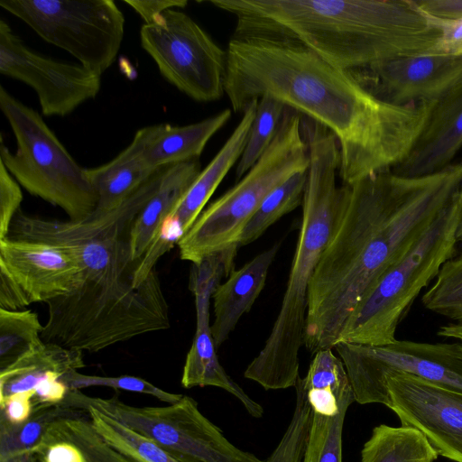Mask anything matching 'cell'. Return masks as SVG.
I'll use <instances>...</instances> for the list:
<instances>
[{
  "instance_id": "obj_2",
  "label": "cell",
  "mask_w": 462,
  "mask_h": 462,
  "mask_svg": "<svg viewBox=\"0 0 462 462\" xmlns=\"http://www.w3.org/2000/svg\"><path fill=\"white\" fill-rule=\"evenodd\" d=\"M461 189L462 162L417 177L383 171L350 186L310 286L304 346L310 353L334 348L369 288Z\"/></svg>"
},
{
  "instance_id": "obj_47",
  "label": "cell",
  "mask_w": 462,
  "mask_h": 462,
  "mask_svg": "<svg viewBox=\"0 0 462 462\" xmlns=\"http://www.w3.org/2000/svg\"><path fill=\"white\" fill-rule=\"evenodd\" d=\"M460 82H462V79L460 80Z\"/></svg>"
},
{
  "instance_id": "obj_12",
  "label": "cell",
  "mask_w": 462,
  "mask_h": 462,
  "mask_svg": "<svg viewBox=\"0 0 462 462\" xmlns=\"http://www.w3.org/2000/svg\"><path fill=\"white\" fill-rule=\"evenodd\" d=\"M143 49L161 75L198 102H213L225 94L226 51L187 14L170 9L140 30Z\"/></svg>"
},
{
  "instance_id": "obj_37",
  "label": "cell",
  "mask_w": 462,
  "mask_h": 462,
  "mask_svg": "<svg viewBox=\"0 0 462 462\" xmlns=\"http://www.w3.org/2000/svg\"><path fill=\"white\" fill-rule=\"evenodd\" d=\"M185 235L182 225L172 215L161 224L153 240L143 254L133 274L134 286L142 284L155 269L157 261Z\"/></svg>"
},
{
  "instance_id": "obj_21",
  "label": "cell",
  "mask_w": 462,
  "mask_h": 462,
  "mask_svg": "<svg viewBox=\"0 0 462 462\" xmlns=\"http://www.w3.org/2000/svg\"><path fill=\"white\" fill-rule=\"evenodd\" d=\"M210 297L195 298L196 330L187 354L181 375L184 388L215 386L236 397L245 411L255 419L263 415V408L253 400L221 365L209 322Z\"/></svg>"
},
{
  "instance_id": "obj_3",
  "label": "cell",
  "mask_w": 462,
  "mask_h": 462,
  "mask_svg": "<svg viewBox=\"0 0 462 462\" xmlns=\"http://www.w3.org/2000/svg\"><path fill=\"white\" fill-rule=\"evenodd\" d=\"M236 18L232 38L291 42L355 70L439 55L441 29L415 0H210Z\"/></svg>"
},
{
  "instance_id": "obj_5",
  "label": "cell",
  "mask_w": 462,
  "mask_h": 462,
  "mask_svg": "<svg viewBox=\"0 0 462 462\" xmlns=\"http://www.w3.org/2000/svg\"><path fill=\"white\" fill-rule=\"evenodd\" d=\"M46 304L43 342L81 352H97L171 325L156 268L139 286H134L131 278L86 281L71 293Z\"/></svg>"
},
{
  "instance_id": "obj_39",
  "label": "cell",
  "mask_w": 462,
  "mask_h": 462,
  "mask_svg": "<svg viewBox=\"0 0 462 462\" xmlns=\"http://www.w3.org/2000/svg\"><path fill=\"white\" fill-rule=\"evenodd\" d=\"M32 391L12 394L0 401L1 420L11 424H21L32 415L34 406Z\"/></svg>"
},
{
  "instance_id": "obj_24",
  "label": "cell",
  "mask_w": 462,
  "mask_h": 462,
  "mask_svg": "<svg viewBox=\"0 0 462 462\" xmlns=\"http://www.w3.org/2000/svg\"><path fill=\"white\" fill-rule=\"evenodd\" d=\"M85 366L81 351L45 343L10 366L0 370V401L32 391L51 378H62Z\"/></svg>"
},
{
  "instance_id": "obj_19",
  "label": "cell",
  "mask_w": 462,
  "mask_h": 462,
  "mask_svg": "<svg viewBox=\"0 0 462 462\" xmlns=\"http://www.w3.org/2000/svg\"><path fill=\"white\" fill-rule=\"evenodd\" d=\"M231 118L226 108L199 122L186 125L157 124L136 131L137 144L144 163L156 171L181 162L199 161L211 137Z\"/></svg>"
},
{
  "instance_id": "obj_30",
  "label": "cell",
  "mask_w": 462,
  "mask_h": 462,
  "mask_svg": "<svg viewBox=\"0 0 462 462\" xmlns=\"http://www.w3.org/2000/svg\"><path fill=\"white\" fill-rule=\"evenodd\" d=\"M47 440V447L60 440L73 443L85 462H139L105 441L93 428L89 417L87 420L82 414L58 420Z\"/></svg>"
},
{
  "instance_id": "obj_29",
  "label": "cell",
  "mask_w": 462,
  "mask_h": 462,
  "mask_svg": "<svg viewBox=\"0 0 462 462\" xmlns=\"http://www.w3.org/2000/svg\"><path fill=\"white\" fill-rule=\"evenodd\" d=\"M307 170L294 174L266 196L245 226L238 242L239 247L258 239L282 217L302 205Z\"/></svg>"
},
{
  "instance_id": "obj_28",
  "label": "cell",
  "mask_w": 462,
  "mask_h": 462,
  "mask_svg": "<svg viewBox=\"0 0 462 462\" xmlns=\"http://www.w3.org/2000/svg\"><path fill=\"white\" fill-rule=\"evenodd\" d=\"M42 330L36 312L0 309V370L42 346Z\"/></svg>"
},
{
  "instance_id": "obj_23",
  "label": "cell",
  "mask_w": 462,
  "mask_h": 462,
  "mask_svg": "<svg viewBox=\"0 0 462 462\" xmlns=\"http://www.w3.org/2000/svg\"><path fill=\"white\" fill-rule=\"evenodd\" d=\"M201 171L199 161L167 168L158 189L137 217L131 233V257L139 263L161 224L173 211Z\"/></svg>"
},
{
  "instance_id": "obj_15",
  "label": "cell",
  "mask_w": 462,
  "mask_h": 462,
  "mask_svg": "<svg viewBox=\"0 0 462 462\" xmlns=\"http://www.w3.org/2000/svg\"><path fill=\"white\" fill-rule=\"evenodd\" d=\"M0 73L32 88L46 116H68L95 98L101 88L100 75L79 63L56 60L32 51L3 19Z\"/></svg>"
},
{
  "instance_id": "obj_27",
  "label": "cell",
  "mask_w": 462,
  "mask_h": 462,
  "mask_svg": "<svg viewBox=\"0 0 462 462\" xmlns=\"http://www.w3.org/2000/svg\"><path fill=\"white\" fill-rule=\"evenodd\" d=\"M438 456L417 430L380 424L364 444L360 462H435Z\"/></svg>"
},
{
  "instance_id": "obj_40",
  "label": "cell",
  "mask_w": 462,
  "mask_h": 462,
  "mask_svg": "<svg viewBox=\"0 0 462 462\" xmlns=\"http://www.w3.org/2000/svg\"><path fill=\"white\" fill-rule=\"evenodd\" d=\"M144 21V24L153 23L164 12L170 9L183 8L186 0H124Z\"/></svg>"
},
{
  "instance_id": "obj_26",
  "label": "cell",
  "mask_w": 462,
  "mask_h": 462,
  "mask_svg": "<svg viewBox=\"0 0 462 462\" xmlns=\"http://www.w3.org/2000/svg\"><path fill=\"white\" fill-rule=\"evenodd\" d=\"M83 410L58 405H41L21 424L0 419V462L25 453L39 454L55 423L82 414Z\"/></svg>"
},
{
  "instance_id": "obj_31",
  "label": "cell",
  "mask_w": 462,
  "mask_h": 462,
  "mask_svg": "<svg viewBox=\"0 0 462 462\" xmlns=\"http://www.w3.org/2000/svg\"><path fill=\"white\" fill-rule=\"evenodd\" d=\"M287 106L281 101L263 96L258 99L243 153L236 164V180L258 162L276 137Z\"/></svg>"
},
{
  "instance_id": "obj_17",
  "label": "cell",
  "mask_w": 462,
  "mask_h": 462,
  "mask_svg": "<svg viewBox=\"0 0 462 462\" xmlns=\"http://www.w3.org/2000/svg\"><path fill=\"white\" fill-rule=\"evenodd\" d=\"M0 273L17 284L28 306L68 295L85 282L79 264L60 247L11 237L0 239Z\"/></svg>"
},
{
  "instance_id": "obj_14",
  "label": "cell",
  "mask_w": 462,
  "mask_h": 462,
  "mask_svg": "<svg viewBox=\"0 0 462 462\" xmlns=\"http://www.w3.org/2000/svg\"><path fill=\"white\" fill-rule=\"evenodd\" d=\"M370 403L391 409L402 426L420 431L439 456L462 462V392L393 371L367 395L364 404Z\"/></svg>"
},
{
  "instance_id": "obj_34",
  "label": "cell",
  "mask_w": 462,
  "mask_h": 462,
  "mask_svg": "<svg viewBox=\"0 0 462 462\" xmlns=\"http://www.w3.org/2000/svg\"><path fill=\"white\" fill-rule=\"evenodd\" d=\"M344 406L334 416L311 411V420L301 462H343L342 436L346 411Z\"/></svg>"
},
{
  "instance_id": "obj_46",
  "label": "cell",
  "mask_w": 462,
  "mask_h": 462,
  "mask_svg": "<svg viewBox=\"0 0 462 462\" xmlns=\"http://www.w3.org/2000/svg\"><path fill=\"white\" fill-rule=\"evenodd\" d=\"M460 237L462 239V226H461V228H460Z\"/></svg>"
},
{
  "instance_id": "obj_33",
  "label": "cell",
  "mask_w": 462,
  "mask_h": 462,
  "mask_svg": "<svg viewBox=\"0 0 462 462\" xmlns=\"http://www.w3.org/2000/svg\"><path fill=\"white\" fill-rule=\"evenodd\" d=\"M421 301L427 310L462 323V251L441 266Z\"/></svg>"
},
{
  "instance_id": "obj_32",
  "label": "cell",
  "mask_w": 462,
  "mask_h": 462,
  "mask_svg": "<svg viewBox=\"0 0 462 462\" xmlns=\"http://www.w3.org/2000/svg\"><path fill=\"white\" fill-rule=\"evenodd\" d=\"M85 411L88 412L93 428L105 441L139 462H181L151 439L133 431L100 411L90 407Z\"/></svg>"
},
{
  "instance_id": "obj_9",
  "label": "cell",
  "mask_w": 462,
  "mask_h": 462,
  "mask_svg": "<svg viewBox=\"0 0 462 462\" xmlns=\"http://www.w3.org/2000/svg\"><path fill=\"white\" fill-rule=\"evenodd\" d=\"M0 108L16 141L12 152L0 141V162L31 195L60 208L69 220L91 215L97 195L80 167L40 114L0 86Z\"/></svg>"
},
{
  "instance_id": "obj_44",
  "label": "cell",
  "mask_w": 462,
  "mask_h": 462,
  "mask_svg": "<svg viewBox=\"0 0 462 462\" xmlns=\"http://www.w3.org/2000/svg\"><path fill=\"white\" fill-rule=\"evenodd\" d=\"M437 335L462 344V323L450 322L439 327Z\"/></svg>"
},
{
  "instance_id": "obj_10",
  "label": "cell",
  "mask_w": 462,
  "mask_h": 462,
  "mask_svg": "<svg viewBox=\"0 0 462 462\" xmlns=\"http://www.w3.org/2000/svg\"><path fill=\"white\" fill-rule=\"evenodd\" d=\"M62 404L83 411L93 408L181 462H265L232 444L190 396L183 395L166 406L136 407L116 397H90L80 390H69Z\"/></svg>"
},
{
  "instance_id": "obj_11",
  "label": "cell",
  "mask_w": 462,
  "mask_h": 462,
  "mask_svg": "<svg viewBox=\"0 0 462 462\" xmlns=\"http://www.w3.org/2000/svg\"><path fill=\"white\" fill-rule=\"evenodd\" d=\"M0 6L100 76L124 39L125 16L112 0H1Z\"/></svg>"
},
{
  "instance_id": "obj_7",
  "label": "cell",
  "mask_w": 462,
  "mask_h": 462,
  "mask_svg": "<svg viewBox=\"0 0 462 462\" xmlns=\"http://www.w3.org/2000/svg\"><path fill=\"white\" fill-rule=\"evenodd\" d=\"M302 116L287 107L280 130L258 162L236 184L211 202L178 242L180 256L191 263L238 245L254 212L276 187L306 171L310 157Z\"/></svg>"
},
{
  "instance_id": "obj_20",
  "label": "cell",
  "mask_w": 462,
  "mask_h": 462,
  "mask_svg": "<svg viewBox=\"0 0 462 462\" xmlns=\"http://www.w3.org/2000/svg\"><path fill=\"white\" fill-rule=\"evenodd\" d=\"M276 244L234 270L212 295L214 321L211 332L218 348L235 329L240 318L248 312L264 287L269 269L277 254Z\"/></svg>"
},
{
  "instance_id": "obj_35",
  "label": "cell",
  "mask_w": 462,
  "mask_h": 462,
  "mask_svg": "<svg viewBox=\"0 0 462 462\" xmlns=\"http://www.w3.org/2000/svg\"><path fill=\"white\" fill-rule=\"evenodd\" d=\"M310 420L311 409L302 392L298 389L291 420L278 445L265 462H301Z\"/></svg>"
},
{
  "instance_id": "obj_38",
  "label": "cell",
  "mask_w": 462,
  "mask_h": 462,
  "mask_svg": "<svg viewBox=\"0 0 462 462\" xmlns=\"http://www.w3.org/2000/svg\"><path fill=\"white\" fill-rule=\"evenodd\" d=\"M21 185L0 162V239L8 236L13 220L21 209Z\"/></svg>"
},
{
  "instance_id": "obj_13",
  "label": "cell",
  "mask_w": 462,
  "mask_h": 462,
  "mask_svg": "<svg viewBox=\"0 0 462 462\" xmlns=\"http://www.w3.org/2000/svg\"><path fill=\"white\" fill-rule=\"evenodd\" d=\"M341 358L355 400L364 404L367 395L390 372L408 373L433 383L462 392V344L396 340L382 346L338 342Z\"/></svg>"
},
{
  "instance_id": "obj_25",
  "label": "cell",
  "mask_w": 462,
  "mask_h": 462,
  "mask_svg": "<svg viewBox=\"0 0 462 462\" xmlns=\"http://www.w3.org/2000/svg\"><path fill=\"white\" fill-rule=\"evenodd\" d=\"M156 171L144 163L133 140L112 161L86 169L88 179L97 195L96 209L109 210L117 207Z\"/></svg>"
},
{
  "instance_id": "obj_42",
  "label": "cell",
  "mask_w": 462,
  "mask_h": 462,
  "mask_svg": "<svg viewBox=\"0 0 462 462\" xmlns=\"http://www.w3.org/2000/svg\"><path fill=\"white\" fill-rule=\"evenodd\" d=\"M437 20L441 29V54L462 55V18Z\"/></svg>"
},
{
  "instance_id": "obj_1",
  "label": "cell",
  "mask_w": 462,
  "mask_h": 462,
  "mask_svg": "<svg viewBox=\"0 0 462 462\" xmlns=\"http://www.w3.org/2000/svg\"><path fill=\"white\" fill-rule=\"evenodd\" d=\"M224 88L235 112L268 96L328 129L347 186L406 161L436 104L385 101L303 46L263 39L231 38Z\"/></svg>"
},
{
  "instance_id": "obj_22",
  "label": "cell",
  "mask_w": 462,
  "mask_h": 462,
  "mask_svg": "<svg viewBox=\"0 0 462 462\" xmlns=\"http://www.w3.org/2000/svg\"><path fill=\"white\" fill-rule=\"evenodd\" d=\"M258 100H253L243 111V116L223 146L201 170L183 198L171 213L182 225L185 234L192 226L206 204L232 169L238 162L245 149L248 133L255 116Z\"/></svg>"
},
{
  "instance_id": "obj_4",
  "label": "cell",
  "mask_w": 462,
  "mask_h": 462,
  "mask_svg": "<svg viewBox=\"0 0 462 462\" xmlns=\"http://www.w3.org/2000/svg\"><path fill=\"white\" fill-rule=\"evenodd\" d=\"M310 162L302 217L286 290L271 333L244 376L265 390L295 387L304 345L310 286L321 256L347 206L350 186H338L340 155L335 135L303 116Z\"/></svg>"
},
{
  "instance_id": "obj_8",
  "label": "cell",
  "mask_w": 462,
  "mask_h": 462,
  "mask_svg": "<svg viewBox=\"0 0 462 462\" xmlns=\"http://www.w3.org/2000/svg\"><path fill=\"white\" fill-rule=\"evenodd\" d=\"M168 167L158 169L117 207L109 210L96 209L79 221L42 218L20 209L7 237L60 247L79 264L85 282H113L133 279L138 264L131 257L133 226L158 189Z\"/></svg>"
},
{
  "instance_id": "obj_45",
  "label": "cell",
  "mask_w": 462,
  "mask_h": 462,
  "mask_svg": "<svg viewBox=\"0 0 462 462\" xmlns=\"http://www.w3.org/2000/svg\"><path fill=\"white\" fill-rule=\"evenodd\" d=\"M4 462H37L36 457L33 454L25 453L20 456L14 457Z\"/></svg>"
},
{
  "instance_id": "obj_18",
  "label": "cell",
  "mask_w": 462,
  "mask_h": 462,
  "mask_svg": "<svg viewBox=\"0 0 462 462\" xmlns=\"http://www.w3.org/2000/svg\"><path fill=\"white\" fill-rule=\"evenodd\" d=\"M462 147V82L436 102L410 156L392 171L417 177L441 171Z\"/></svg>"
},
{
  "instance_id": "obj_16",
  "label": "cell",
  "mask_w": 462,
  "mask_h": 462,
  "mask_svg": "<svg viewBox=\"0 0 462 462\" xmlns=\"http://www.w3.org/2000/svg\"><path fill=\"white\" fill-rule=\"evenodd\" d=\"M349 71L385 101L397 105L437 102L462 79V55L402 57Z\"/></svg>"
},
{
  "instance_id": "obj_41",
  "label": "cell",
  "mask_w": 462,
  "mask_h": 462,
  "mask_svg": "<svg viewBox=\"0 0 462 462\" xmlns=\"http://www.w3.org/2000/svg\"><path fill=\"white\" fill-rule=\"evenodd\" d=\"M34 456L37 462H85L79 448L65 440L53 442Z\"/></svg>"
},
{
  "instance_id": "obj_36",
  "label": "cell",
  "mask_w": 462,
  "mask_h": 462,
  "mask_svg": "<svg viewBox=\"0 0 462 462\" xmlns=\"http://www.w3.org/2000/svg\"><path fill=\"white\" fill-rule=\"evenodd\" d=\"M61 380L69 390H81L90 386H106L149 394L166 403L176 402L183 396L182 394L166 392L143 378L133 375L99 376L73 371L64 375Z\"/></svg>"
},
{
  "instance_id": "obj_6",
  "label": "cell",
  "mask_w": 462,
  "mask_h": 462,
  "mask_svg": "<svg viewBox=\"0 0 462 462\" xmlns=\"http://www.w3.org/2000/svg\"><path fill=\"white\" fill-rule=\"evenodd\" d=\"M462 189L412 245L374 282L348 318L339 342L382 346L397 340L412 302L457 253Z\"/></svg>"
},
{
  "instance_id": "obj_43",
  "label": "cell",
  "mask_w": 462,
  "mask_h": 462,
  "mask_svg": "<svg viewBox=\"0 0 462 462\" xmlns=\"http://www.w3.org/2000/svg\"><path fill=\"white\" fill-rule=\"evenodd\" d=\"M428 15L442 20L462 18V0H415Z\"/></svg>"
}]
</instances>
